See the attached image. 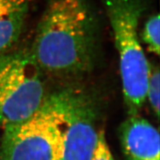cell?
Segmentation results:
<instances>
[{
    "label": "cell",
    "mask_w": 160,
    "mask_h": 160,
    "mask_svg": "<svg viewBox=\"0 0 160 160\" xmlns=\"http://www.w3.org/2000/svg\"><path fill=\"white\" fill-rule=\"evenodd\" d=\"M97 36L94 17L84 0H52L38 24L30 54L41 71L78 75L93 65Z\"/></svg>",
    "instance_id": "obj_1"
},
{
    "label": "cell",
    "mask_w": 160,
    "mask_h": 160,
    "mask_svg": "<svg viewBox=\"0 0 160 160\" xmlns=\"http://www.w3.org/2000/svg\"><path fill=\"white\" fill-rule=\"evenodd\" d=\"M119 58L125 104L137 115L147 99L151 65L138 34L144 11L142 0H102Z\"/></svg>",
    "instance_id": "obj_2"
},
{
    "label": "cell",
    "mask_w": 160,
    "mask_h": 160,
    "mask_svg": "<svg viewBox=\"0 0 160 160\" xmlns=\"http://www.w3.org/2000/svg\"><path fill=\"white\" fill-rule=\"evenodd\" d=\"M62 91L45 98L27 121L3 129L0 160H62Z\"/></svg>",
    "instance_id": "obj_3"
},
{
    "label": "cell",
    "mask_w": 160,
    "mask_h": 160,
    "mask_svg": "<svg viewBox=\"0 0 160 160\" xmlns=\"http://www.w3.org/2000/svg\"><path fill=\"white\" fill-rule=\"evenodd\" d=\"M40 71L30 53L0 56V128L21 125L42 105L46 97Z\"/></svg>",
    "instance_id": "obj_4"
},
{
    "label": "cell",
    "mask_w": 160,
    "mask_h": 160,
    "mask_svg": "<svg viewBox=\"0 0 160 160\" xmlns=\"http://www.w3.org/2000/svg\"><path fill=\"white\" fill-rule=\"evenodd\" d=\"M62 93V160H91L98 138L94 106L81 92Z\"/></svg>",
    "instance_id": "obj_5"
},
{
    "label": "cell",
    "mask_w": 160,
    "mask_h": 160,
    "mask_svg": "<svg viewBox=\"0 0 160 160\" xmlns=\"http://www.w3.org/2000/svg\"><path fill=\"white\" fill-rule=\"evenodd\" d=\"M122 146L128 160H159V131L148 121L131 116L120 129Z\"/></svg>",
    "instance_id": "obj_6"
},
{
    "label": "cell",
    "mask_w": 160,
    "mask_h": 160,
    "mask_svg": "<svg viewBox=\"0 0 160 160\" xmlns=\"http://www.w3.org/2000/svg\"><path fill=\"white\" fill-rule=\"evenodd\" d=\"M29 11V0H0V56L19 40Z\"/></svg>",
    "instance_id": "obj_7"
},
{
    "label": "cell",
    "mask_w": 160,
    "mask_h": 160,
    "mask_svg": "<svg viewBox=\"0 0 160 160\" xmlns=\"http://www.w3.org/2000/svg\"><path fill=\"white\" fill-rule=\"evenodd\" d=\"M159 26V14L151 16L145 22L142 34V39L148 50L156 55H159L160 51Z\"/></svg>",
    "instance_id": "obj_8"
},
{
    "label": "cell",
    "mask_w": 160,
    "mask_h": 160,
    "mask_svg": "<svg viewBox=\"0 0 160 160\" xmlns=\"http://www.w3.org/2000/svg\"><path fill=\"white\" fill-rule=\"evenodd\" d=\"M159 89L160 76L159 68L151 66V73L147 89V98H148L152 109L157 118H159Z\"/></svg>",
    "instance_id": "obj_9"
},
{
    "label": "cell",
    "mask_w": 160,
    "mask_h": 160,
    "mask_svg": "<svg viewBox=\"0 0 160 160\" xmlns=\"http://www.w3.org/2000/svg\"><path fill=\"white\" fill-rule=\"evenodd\" d=\"M91 160H114L106 142L105 132H98L97 142Z\"/></svg>",
    "instance_id": "obj_10"
}]
</instances>
